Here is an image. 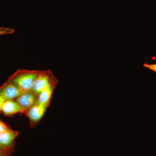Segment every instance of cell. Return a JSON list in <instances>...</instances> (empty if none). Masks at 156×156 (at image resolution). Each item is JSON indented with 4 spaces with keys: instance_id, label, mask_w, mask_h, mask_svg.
<instances>
[{
    "instance_id": "cell-13",
    "label": "cell",
    "mask_w": 156,
    "mask_h": 156,
    "mask_svg": "<svg viewBox=\"0 0 156 156\" xmlns=\"http://www.w3.org/2000/svg\"><path fill=\"white\" fill-rule=\"evenodd\" d=\"M5 99L3 98L2 96L0 95V113L2 112V109L3 104L5 102Z\"/></svg>"
},
{
    "instance_id": "cell-1",
    "label": "cell",
    "mask_w": 156,
    "mask_h": 156,
    "mask_svg": "<svg viewBox=\"0 0 156 156\" xmlns=\"http://www.w3.org/2000/svg\"><path fill=\"white\" fill-rule=\"evenodd\" d=\"M41 71L36 70H18L9 81L17 85L23 92L30 91L34 81Z\"/></svg>"
},
{
    "instance_id": "cell-2",
    "label": "cell",
    "mask_w": 156,
    "mask_h": 156,
    "mask_svg": "<svg viewBox=\"0 0 156 156\" xmlns=\"http://www.w3.org/2000/svg\"><path fill=\"white\" fill-rule=\"evenodd\" d=\"M56 79L51 70L41 71L34 81L31 90L38 96Z\"/></svg>"
},
{
    "instance_id": "cell-6",
    "label": "cell",
    "mask_w": 156,
    "mask_h": 156,
    "mask_svg": "<svg viewBox=\"0 0 156 156\" xmlns=\"http://www.w3.org/2000/svg\"><path fill=\"white\" fill-rule=\"evenodd\" d=\"M47 108L37 102L34 106L27 111L25 114L28 117L31 123L33 124L37 123L41 119Z\"/></svg>"
},
{
    "instance_id": "cell-3",
    "label": "cell",
    "mask_w": 156,
    "mask_h": 156,
    "mask_svg": "<svg viewBox=\"0 0 156 156\" xmlns=\"http://www.w3.org/2000/svg\"><path fill=\"white\" fill-rule=\"evenodd\" d=\"M37 95L30 91L23 92L20 96L17 98L16 102L24 112V114L31 108L37 102Z\"/></svg>"
},
{
    "instance_id": "cell-7",
    "label": "cell",
    "mask_w": 156,
    "mask_h": 156,
    "mask_svg": "<svg viewBox=\"0 0 156 156\" xmlns=\"http://www.w3.org/2000/svg\"><path fill=\"white\" fill-rule=\"evenodd\" d=\"M58 83L57 80L55 79L50 86L43 90L38 95L37 103L48 107L54 89Z\"/></svg>"
},
{
    "instance_id": "cell-12",
    "label": "cell",
    "mask_w": 156,
    "mask_h": 156,
    "mask_svg": "<svg viewBox=\"0 0 156 156\" xmlns=\"http://www.w3.org/2000/svg\"><path fill=\"white\" fill-rule=\"evenodd\" d=\"M12 150V149L8 150H5L0 148V156H9Z\"/></svg>"
},
{
    "instance_id": "cell-5",
    "label": "cell",
    "mask_w": 156,
    "mask_h": 156,
    "mask_svg": "<svg viewBox=\"0 0 156 156\" xmlns=\"http://www.w3.org/2000/svg\"><path fill=\"white\" fill-rule=\"evenodd\" d=\"M19 134L18 131L11 129L0 133V148L5 150L13 148L14 140Z\"/></svg>"
},
{
    "instance_id": "cell-8",
    "label": "cell",
    "mask_w": 156,
    "mask_h": 156,
    "mask_svg": "<svg viewBox=\"0 0 156 156\" xmlns=\"http://www.w3.org/2000/svg\"><path fill=\"white\" fill-rule=\"evenodd\" d=\"M2 112L5 115L10 116L17 113H24V112L16 101H6L3 104Z\"/></svg>"
},
{
    "instance_id": "cell-9",
    "label": "cell",
    "mask_w": 156,
    "mask_h": 156,
    "mask_svg": "<svg viewBox=\"0 0 156 156\" xmlns=\"http://www.w3.org/2000/svg\"><path fill=\"white\" fill-rule=\"evenodd\" d=\"M14 30L8 27H0V36L13 33Z\"/></svg>"
},
{
    "instance_id": "cell-4",
    "label": "cell",
    "mask_w": 156,
    "mask_h": 156,
    "mask_svg": "<svg viewBox=\"0 0 156 156\" xmlns=\"http://www.w3.org/2000/svg\"><path fill=\"white\" fill-rule=\"evenodd\" d=\"M23 91L17 85L9 81L0 89V95L5 101L13 100L22 94Z\"/></svg>"
},
{
    "instance_id": "cell-10",
    "label": "cell",
    "mask_w": 156,
    "mask_h": 156,
    "mask_svg": "<svg viewBox=\"0 0 156 156\" xmlns=\"http://www.w3.org/2000/svg\"><path fill=\"white\" fill-rule=\"evenodd\" d=\"M143 66L144 67L156 73V64H148L147 63H145L143 64Z\"/></svg>"
},
{
    "instance_id": "cell-11",
    "label": "cell",
    "mask_w": 156,
    "mask_h": 156,
    "mask_svg": "<svg viewBox=\"0 0 156 156\" xmlns=\"http://www.w3.org/2000/svg\"><path fill=\"white\" fill-rule=\"evenodd\" d=\"M10 129V128H9L5 123L0 120V133H2L4 131L9 130Z\"/></svg>"
}]
</instances>
